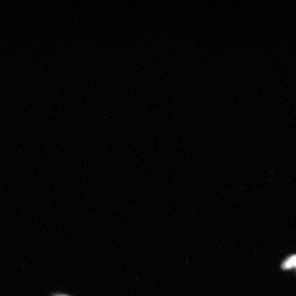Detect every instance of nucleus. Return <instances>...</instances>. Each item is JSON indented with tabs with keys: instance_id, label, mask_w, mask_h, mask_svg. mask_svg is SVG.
I'll return each mask as SVG.
<instances>
[{
	"instance_id": "obj_1",
	"label": "nucleus",
	"mask_w": 296,
	"mask_h": 296,
	"mask_svg": "<svg viewBox=\"0 0 296 296\" xmlns=\"http://www.w3.org/2000/svg\"><path fill=\"white\" fill-rule=\"evenodd\" d=\"M296 266V255L291 256L283 262L281 268L283 269H289Z\"/></svg>"
},
{
	"instance_id": "obj_2",
	"label": "nucleus",
	"mask_w": 296,
	"mask_h": 296,
	"mask_svg": "<svg viewBox=\"0 0 296 296\" xmlns=\"http://www.w3.org/2000/svg\"></svg>"
}]
</instances>
